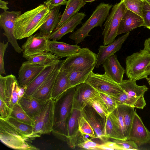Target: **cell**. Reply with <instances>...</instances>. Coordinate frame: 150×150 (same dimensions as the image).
<instances>
[{"mask_svg":"<svg viewBox=\"0 0 150 150\" xmlns=\"http://www.w3.org/2000/svg\"><path fill=\"white\" fill-rule=\"evenodd\" d=\"M8 4V2L7 1L0 0V8L4 11H6L9 9L7 6V4Z\"/></svg>","mask_w":150,"mask_h":150,"instance_id":"cell-50","label":"cell"},{"mask_svg":"<svg viewBox=\"0 0 150 150\" xmlns=\"http://www.w3.org/2000/svg\"><path fill=\"white\" fill-rule=\"evenodd\" d=\"M88 103L92 106L103 118L105 119L109 112L99 93L90 99Z\"/></svg>","mask_w":150,"mask_h":150,"instance_id":"cell-37","label":"cell"},{"mask_svg":"<svg viewBox=\"0 0 150 150\" xmlns=\"http://www.w3.org/2000/svg\"><path fill=\"white\" fill-rule=\"evenodd\" d=\"M150 5V0H144Z\"/></svg>","mask_w":150,"mask_h":150,"instance_id":"cell-54","label":"cell"},{"mask_svg":"<svg viewBox=\"0 0 150 150\" xmlns=\"http://www.w3.org/2000/svg\"><path fill=\"white\" fill-rule=\"evenodd\" d=\"M68 72L61 69L55 80L52 90L51 99L54 100L71 87L68 79Z\"/></svg>","mask_w":150,"mask_h":150,"instance_id":"cell-25","label":"cell"},{"mask_svg":"<svg viewBox=\"0 0 150 150\" xmlns=\"http://www.w3.org/2000/svg\"><path fill=\"white\" fill-rule=\"evenodd\" d=\"M128 140H131L138 146L150 143V132L144 125L135 111Z\"/></svg>","mask_w":150,"mask_h":150,"instance_id":"cell-15","label":"cell"},{"mask_svg":"<svg viewBox=\"0 0 150 150\" xmlns=\"http://www.w3.org/2000/svg\"><path fill=\"white\" fill-rule=\"evenodd\" d=\"M83 116L89 123L93 129L95 138H98L104 142L107 139L104 134L105 120L88 103L81 110Z\"/></svg>","mask_w":150,"mask_h":150,"instance_id":"cell-13","label":"cell"},{"mask_svg":"<svg viewBox=\"0 0 150 150\" xmlns=\"http://www.w3.org/2000/svg\"><path fill=\"white\" fill-rule=\"evenodd\" d=\"M0 139L7 146L21 150H38L31 144V141L25 137L5 120L0 119Z\"/></svg>","mask_w":150,"mask_h":150,"instance_id":"cell-5","label":"cell"},{"mask_svg":"<svg viewBox=\"0 0 150 150\" xmlns=\"http://www.w3.org/2000/svg\"><path fill=\"white\" fill-rule=\"evenodd\" d=\"M82 139L77 142L76 145L81 148L88 150H98V146L100 144L89 139L84 135L80 134Z\"/></svg>","mask_w":150,"mask_h":150,"instance_id":"cell-41","label":"cell"},{"mask_svg":"<svg viewBox=\"0 0 150 150\" xmlns=\"http://www.w3.org/2000/svg\"><path fill=\"white\" fill-rule=\"evenodd\" d=\"M86 16L83 12L76 13L59 28L55 30L49 36L50 39L57 41L65 35L72 32L78 25L82 23V20Z\"/></svg>","mask_w":150,"mask_h":150,"instance_id":"cell-21","label":"cell"},{"mask_svg":"<svg viewBox=\"0 0 150 150\" xmlns=\"http://www.w3.org/2000/svg\"><path fill=\"white\" fill-rule=\"evenodd\" d=\"M130 32L119 37L112 43L106 45H100L97 54V60L95 67L98 68L110 56L120 50L122 45L129 35Z\"/></svg>","mask_w":150,"mask_h":150,"instance_id":"cell-18","label":"cell"},{"mask_svg":"<svg viewBox=\"0 0 150 150\" xmlns=\"http://www.w3.org/2000/svg\"><path fill=\"white\" fill-rule=\"evenodd\" d=\"M125 63V72L129 79H147L150 75V51L146 48L127 57Z\"/></svg>","mask_w":150,"mask_h":150,"instance_id":"cell-3","label":"cell"},{"mask_svg":"<svg viewBox=\"0 0 150 150\" xmlns=\"http://www.w3.org/2000/svg\"><path fill=\"white\" fill-rule=\"evenodd\" d=\"M142 14V17L144 21L143 26L150 30V5L144 0Z\"/></svg>","mask_w":150,"mask_h":150,"instance_id":"cell-44","label":"cell"},{"mask_svg":"<svg viewBox=\"0 0 150 150\" xmlns=\"http://www.w3.org/2000/svg\"><path fill=\"white\" fill-rule=\"evenodd\" d=\"M8 42L4 43V42L0 43V74H6L4 62V56L6 50L8 45Z\"/></svg>","mask_w":150,"mask_h":150,"instance_id":"cell-45","label":"cell"},{"mask_svg":"<svg viewBox=\"0 0 150 150\" xmlns=\"http://www.w3.org/2000/svg\"><path fill=\"white\" fill-rule=\"evenodd\" d=\"M54 100L51 99L42 103L38 114L32 119L33 129L41 136L52 132L54 122Z\"/></svg>","mask_w":150,"mask_h":150,"instance_id":"cell-7","label":"cell"},{"mask_svg":"<svg viewBox=\"0 0 150 150\" xmlns=\"http://www.w3.org/2000/svg\"><path fill=\"white\" fill-rule=\"evenodd\" d=\"M103 100L109 113L112 112L117 106L115 100L110 96L102 93L98 92Z\"/></svg>","mask_w":150,"mask_h":150,"instance_id":"cell-43","label":"cell"},{"mask_svg":"<svg viewBox=\"0 0 150 150\" xmlns=\"http://www.w3.org/2000/svg\"><path fill=\"white\" fill-rule=\"evenodd\" d=\"M84 0H68L65 9L56 29L59 28L78 12L86 4Z\"/></svg>","mask_w":150,"mask_h":150,"instance_id":"cell-27","label":"cell"},{"mask_svg":"<svg viewBox=\"0 0 150 150\" xmlns=\"http://www.w3.org/2000/svg\"><path fill=\"white\" fill-rule=\"evenodd\" d=\"M109 114L116 127L122 133L126 140H127V129L122 116L117 107Z\"/></svg>","mask_w":150,"mask_h":150,"instance_id":"cell-35","label":"cell"},{"mask_svg":"<svg viewBox=\"0 0 150 150\" xmlns=\"http://www.w3.org/2000/svg\"><path fill=\"white\" fill-rule=\"evenodd\" d=\"M112 6V5L110 4L100 3L89 18L81 27L71 34L69 38L74 40L77 45L83 41L85 38L90 36L89 33L93 28L99 26L101 27Z\"/></svg>","mask_w":150,"mask_h":150,"instance_id":"cell-4","label":"cell"},{"mask_svg":"<svg viewBox=\"0 0 150 150\" xmlns=\"http://www.w3.org/2000/svg\"><path fill=\"white\" fill-rule=\"evenodd\" d=\"M5 91V102L10 108L17 103L20 98L19 94L21 86L15 76L11 74L6 76Z\"/></svg>","mask_w":150,"mask_h":150,"instance_id":"cell-20","label":"cell"},{"mask_svg":"<svg viewBox=\"0 0 150 150\" xmlns=\"http://www.w3.org/2000/svg\"><path fill=\"white\" fill-rule=\"evenodd\" d=\"M97 0H84V1L86 2H92V1H97Z\"/></svg>","mask_w":150,"mask_h":150,"instance_id":"cell-52","label":"cell"},{"mask_svg":"<svg viewBox=\"0 0 150 150\" xmlns=\"http://www.w3.org/2000/svg\"><path fill=\"white\" fill-rule=\"evenodd\" d=\"M50 40L49 36L40 32L28 37L22 45L23 57L24 58L48 52Z\"/></svg>","mask_w":150,"mask_h":150,"instance_id":"cell-11","label":"cell"},{"mask_svg":"<svg viewBox=\"0 0 150 150\" xmlns=\"http://www.w3.org/2000/svg\"><path fill=\"white\" fill-rule=\"evenodd\" d=\"M93 87L98 92L114 96L124 91L119 84L105 73H95L92 71L85 82Z\"/></svg>","mask_w":150,"mask_h":150,"instance_id":"cell-9","label":"cell"},{"mask_svg":"<svg viewBox=\"0 0 150 150\" xmlns=\"http://www.w3.org/2000/svg\"><path fill=\"white\" fill-rule=\"evenodd\" d=\"M0 119L6 120L10 116L11 109L6 104L5 102L0 98Z\"/></svg>","mask_w":150,"mask_h":150,"instance_id":"cell-46","label":"cell"},{"mask_svg":"<svg viewBox=\"0 0 150 150\" xmlns=\"http://www.w3.org/2000/svg\"><path fill=\"white\" fill-rule=\"evenodd\" d=\"M59 60L58 59L44 69L27 86L24 96H30L47 79Z\"/></svg>","mask_w":150,"mask_h":150,"instance_id":"cell-26","label":"cell"},{"mask_svg":"<svg viewBox=\"0 0 150 150\" xmlns=\"http://www.w3.org/2000/svg\"><path fill=\"white\" fill-rule=\"evenodd\" d=\"M26 59L30 63L42 65L50 64L59 59L54 54L50 52L31 56Z\"/></svg>","mask_w":150,"mask_h":150,"instance_id":"cell-33","label":"cell"},{"mask_svg":"<svg viewBox=\"0 0 150 150\" xmlns=\"http://www.w3.org/2000/svg\"><path fill=\"white\" fill-rule=\"evenodd\" d=\"M10 116L19 121L33 126L32 119L26 113L18 103L16 104L11 109Z\"/></svg>","mask_w":150,"mask_h":150,"instance_id":"cell-36","label":"cell"},{"mask_svg":"<svg viewBox=\"0 0 150 150\" xmlns=\"http://www.w3.org/2000/svg\"><path fill=\"white\" fill-rule=\"evenodd\" d=\"M78 122L79 130L81 134L87 135L92 138H95L93 129L81 114L79 118Z\"/></svg>","mask_w":150,"mask_h":150,"instance_id":"cell-38","label":"cell"},{"mask_svg":"<svg viewBox=\"0 0 150 150\" xmlns=\"http://www.w3.org/2000/svg\"><path fill=\"white\" fill-rule=\"evenodd\" d=\"M98 150H117L116 145L113 142H106L103 144H100Z\"/></svg>","mask_w":150,"mask_h":150,"instance_id":"cell-49","label":"cell"},{"mask_svg":"<svg viewBox=\"0 0 150 150\" xmlns=\"http://www.w3.org/2000/svg\"><path fill=\"white\" fill-rule=\"evenodd\" d=\"M81 115V110L72 109L67 120V137L66 142L73 149L76 145L79 136L78 120Z\"/></svg>","mask_w":150,"mask_h":150,"instance_id":"cell-19","label":"cell"},{"mask_svg":"<svg viewBox=\"0 0 150 150\" xmlns=\"http://www.w3.org/2000/svg\"><path fill=\"white\" fill-rule=\"evenodd\" d=\"M97 55L89 48H82L64 60L61 69L67 71L74 69H87L95 67Z\"/></svg>","mask_w":150,"mask_h":150,"instance_id":"cell-8","label":"cell"},{"mask_svg":"<svg viewBox=\"0 0 150 150\" xmlns=\"http://www.w3.org/2000/svg\"><path fill=\"white\" fill-rule=\"evenodd\" d=\"M143 25L144 21L142 17L127 9L120 23L117 35L130 32Z\"/></svg>","mask_w":150,"mask_h":150,"instance_id":"cell-23","label":"cell"},{"mask_svg":"<svg viewBox=\"0 0 150 150\" xmlns=\"http://www.w3.org/2000/svg\"><path fill=\"white\" fill-rule=\"evenodd\" d=\"M110 96L115 100L117 105L125 104L134 108H137L136 103L124 92L116 95Z\"/></svg>","mask_w":150,"mask_h":150,"instance_id":"cell-42","label":"cell"},{"mask_svg":"<svg viewBox=\"0 0 150 150\" xmlns=\"http://www.w3.org/2000/svg\"><path fill=\"white\" fill-rule=\"evenodd\" d=\"M94 67L88 69H72L68 71V79L71 87L84 83Z\"/></svg>","mask_w":150,"mask_h":150,"instance_id":"cell-31","label":"cell"},{"mask_svg":"<svg viewBox=\"0 0 150 150\" xmlns=\"http://www.w3.org/2000/svg\"><path fill=\"white\" fill-rule=\"evenodd\" d=\"M51 11L43 4L21 14L16 23L15 34L17 39L28 38L39 30L47 19Z\"/></svg>","mask_w":150,"mask_h":150,"instance_id":"cell-1","label":"cell"},{"mask_svg":"<svg viewBox=\"0 0 150 150\" xmlns=\"http://www.w3.org/2000/svg\"><path fill=\"white\" fill-rule=\"evenodd\" d=\"M21 11H4L0 14V25L4 30L3 34L7 38L16 52L20 53L23 50L17 41L15 34L16 21L21 14Z\"/></svg>","mask_w":150,"mask_h":150,"instance_id":"cell-10","label":"cell"},{"mask_svg":"<svg viewBox=\"0 0 150 150\" xmlns=\"http://www.w3.org/2000/svg\"><path fill=\"white\" fill-rule=\"evenodd\" d=\"M98 92L91 86L85 82L75 86L72 108L81 110L89 100L96 96Z\"/></svg>","mask_w":150,"mask_h":150,"instance_id":"cell-16","label":"cell"},{"mask_svg":"<svg viewBox=\"0 0 150 150\" xmlns=\"http://www.w3.org/2000/svg\"><path fill=\"white\" fill-rule=\"evenodd\" d=\"M6 76L0 75V98L5 102V91Z\"/></svg>","mask_w":150,"mask_h":150,"instance_id":"cell-48","label":"cell"},{"mask_svg":"<svg viewBox=\"0 0 150 150\" xmlns=\"http://www.w3.org/2000/svg\"><path fill=\"white\" fill-rule=\"evenodd\" d=\"M146 80H147L150 86V77L149 78H148Z\"/></svg>","mask_w":150,"mask_h":150,"instance_id":"cell-53","label":"cell"},{"mask_svg":"<svg viewBox=\"0 0 150 150\" xmlns=\"http://www.w3.org/2000/svg\"><path fill=\"white\" fill-rule=\"evenodd\" d=\"M81 48L77 44L71 45L57 40L50 41L49 50L59 59L67 57L78 52Z\"/></svg>","mask_w":150,"mask_h":150,"instance_id":"cell-24","label":"cell"},{"mask_svg":"<svg viewBox=\"0 0 150 150\" xmlns=\"http://www.w3.org/2000/svg\"><path fill=\"white\" fill-rule=\"evenodd\" d=\"M127 9L142 17L144 0H123Z\"/></svg>","mask_w":150,"mask_h":150,"instance_id":"cell-39","label":"cell"},{"mask_svg":"<svg viewBox=\"0 0 150 150\" xmlns=\"http://www.w3.org/2000/svg\"><path fill=\"white\" fill-rule=\"evenodd\" d=\"M144 48L150 51V37L145 40L144 42Z\"/></svg>","mask_w":150,"mask_h":150,"instance_id":"cell-51","label":"cell"},{"mask_svg":"<svg viewBox=\"0 0 150 150\" xmlns=\"http://www.w3.org/2000/svg\"><path fill=\"white\" fill-rule=\"evenodd\" d=\"M49 65H42L32 64L27 61L23 62L18 71L19 86H27Z\"/></svg>","mask_w":150,"mask_h":150,"instance_id":"cell-17","label":"cell"},{"mask_svg":"<svg viewBox=\"0 0 150 150\" xmlns=\"http://www.w3.org/2000/svg\"><path fill=\"white\" fill-rule=\"evenodd\" d=\"M18 103L32 119L38 114L42 104L30 96H25L21 98Z\"/></svg>","mask_w":150,"mask_h":150,"instance_id":"cell-29","label":"cell"},{"mask_svg":"<svg viewBox=\"0 0 150 150\" xmlns=\"http://www.w3.org/2000/svg\"><path fill=\"white\" fill-rule=\"evenodd\" d=\"M6 120L24 137L31 141L40 136L34 132L33 126L32 125L19 121L11 116Z\"/></svg>","mask_w":150,"mask_h":150,"instance_id":"cell-30","label":"cell"},{"mask_svg":"<svg viewBox=\"0 0 150 150\" xmlns=\"http://www.w3.org/2000/svg\"><path fill=\"white\" fill-rule=\"evenodd\" d=\"M60 6L55 7L51 10L47 19L40 28V32L49 36L54 31L61 19Z\"/></svg>","mask_w":150,"mask_h":150,"instance_id":"cell-28","label":"cell"},{"mask_svg":"<svg viewBox=\"0 0 150 150\" xmlns=\"http://www.w3.org/2000/svg\"><path fill=\"white\" fill-rule=\"evenodd\" d=\"M103 66L105 74L119 84L122 82L125 70L120 64L117 55L113 54L110 57Z\"/></svg>","mask_w":150,"mask_h":150,"instance_id":"cell-22","label":"cell"},{"mask_svg":"<svg viewBox=\"0 0 150 150\" xmlns=\"http://www.w3.org/2000/svg\"><path fill=\"white\" fill-rule=\"evenodd\" d=\"M117 108L122 116L127 129L128 140L136 111L134 110V107L125 104L118 105Z\"/></svg>","mask_w":150,"mask_h":150,"instance_id":"cell-34","label":"cell"},{"mask_svg":"<svg viewBox=\"0 0 150 150\" xmlns=\"http://www.w3.org/2000/svg\"><path fill=\"white\" fill-rule=\"evenodd\" d=\"M64 60H60L53 71L43 83L30 96L41 103L51 99L52 89L56 78Z\"/></svg>","mask_w":150,"mask_h":150,"instance_id":"cell-14","label":"cell"},{"mask_svg":"<svg viewBox=\"0 0 150 150\" xmlns=\"http://www.w3.org/2000/svg\"><path fill=\"white\" fill-rule=\"evenodd\" d=\"M113 142L116 146L117 150H138V146L131 140L114 139Z\"/></svg>","mask_w":150,"mask_h":150,"instance_id":"cell-40","label":"cell"},{"mask_svg":"<svg viewBox=\"0 0 150 150\" xmlns=\"http://www.w3.org/2000/svg\"><path fill=\"white\" fill-rule=\"evenodd\" d=\"M75 86L71 87L54 100V122L52 132L60 140L67 141V120L73 108Z\"/></svg>","mask_w":150,"mask_h":150,"instance_id":"cell-2","label":"cell"},{"mask_svg":"<svg viewBox=\"0 0 150 150\" xmlns=\"http://www.w3.org/2000/svg\"><path fill=\"white\" fill-rule=\"evenodd\" d=\"M127 10L123 0L113 6L104 25V28L102 33L104 45H109L115 40L120 23Z\"/></svg>","mask_w":150,"mask_h":150,"instance_id":"cell-6","label":"cell"},{"mask_svg":"<svg viewBox=\"0 0 150 150\" xmlns=\"http://www.w3.org/2000/svg\"><path fill=\"white\" fill-rule=\"evenodd\" d=\"M67 2V0H47L44 2V4L51 10L55 7L66 5Z\"/></svg>","mask_w":150,"mask_h":150,"instance_id":"cell-47","label":"cell"},{"mask_svg":"<svg viewBox=\"0 0 150 150\" xmlns=\"http://www.w3.org/2000/svg\"><path fill=\"white\" fill-rule=\"evenodd\" d=\"M119 84L124 92L136 103L137 108L143 109L146 106L144 95L148 89L146 85L139 86L136 81L129 79L123 80Z\"/></svg>","mask_w":150,"mask_h":150,"instance_id":"cell-12","label":"cell"},{"mask_svg":"<svg viewBox=\"0 0 150 150\" xmlns=\"http://www.w3.org/2000/svg\"><path fill=\"white\" fill-rule=\"evenodd\" d=\"M109 114L105 119L103 132L104 136L107 139L110 138L116 140H126L122 133L115 125Z\"/></svg>","mask_w":150,"mask_h":150,"instance_id":"cell-32","label":"cell"}]
</instances>
